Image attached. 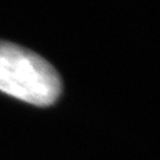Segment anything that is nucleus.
<instances>
[{
    "label": "nucleus",
    "instance_id": "obj_1",
    "mask_svg": "<svg viewBox=\"0 0 160 160\" xmlns=\"http://www.w3.org/2000/svg\"><path fill=\"white\" fill-rule=\"evenodd\" d=\"M0 92L48 107L58 100L62 81L56 69L39 55L0 40Z\"/></svg>",
    "mask_w": 160,
    "mask_h": 160
}]
</instances>
